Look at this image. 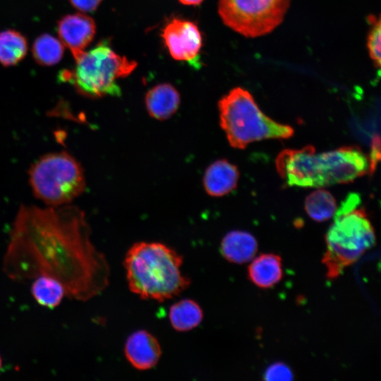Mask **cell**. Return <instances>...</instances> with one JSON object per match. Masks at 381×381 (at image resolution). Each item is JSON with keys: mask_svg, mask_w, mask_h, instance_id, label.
<instances>
[{"mask_svg": "<svg viewBox=\"0 0 381 381\" xmlns=\"http://www.w3.org/2000/svg\"><path fill=\"white\" fill-rule=\"evenodd\" d=\"M183 256L157 242H138L127 251L123 266L131 291L143 299L164 301L190 284L181 267Z\"/></svg>", "mask_w": 381, "mask_h": 381, "instance_id": "cell-3", "label": "cell"}, {"mask_svg": "<svg viewBox=\"0 0 381 381\" xmlns=\"http://www.w3.org/2000/svg\"><path fill=\"white\" fill-rule=\"evenodd\" d=\"M102 0H69L71 4L76 9L83 12L95 11Z\"/></svg>", "mask_w": 381, "mask_h": 381, "instance_id": "cell-24", "label": "cell"}, {"mask_svg": "<svg viewBox=\"0 0 381 381\" xmlns=\"http://www.w3.org/2000/svg\"><path fill=\"white\" fill-rule=\"evenodd\" d=\"M336 200L327 190L320 188L309 194L305 200V210L315 222H322L334 217Z\"/></svg>", "mask_w": 381, "mask_h": 381, "instance_id": "cell-19", "label": "cell"}, {"mask_svg": "<svg viewBox=\"0 0 381 381\" xmlns=\"http://www.w3.org/2000/svg\"><path fill=\"white\" fill-rule=\"evenodd\" d=\"M367 20L370 25L367 36V49L375 68H380L381 64L380 19L379 16L369 15Z\"/></svg>", "mask_w": 381, "mask_h": 381, "instance_id": "cell-21", "label": "cell"}, {"mask_svg": "<svg viewBox=\"0 0 381 381\" xmlns=\"http://www.w3.org/2000/svg\"><path fill=\"white\" fill-rule=\"evenodd\" d=\"M258 246L256 238L251 234L234 230L224 236L220 250L222 256L229 262L243 264L255 257Z\"/></svg>", "mask_w": 381, "mask_h": 381, "instance_id": "cell-14", "label": "cell"}, {"mask_svg": "<svg viewBox=\"0 0 381 381\" xmlns=\"http://www.w3.org/2000/svg\"><path fill=\"white\" fill-rule=\"evenodd\" d=\"M252 260L248 267V275L255 286L261 289H269L281 281L283 268L279 255L263 253Z\"/></svg>", "mask_w": 381, "mask_h": 381, "instance_id": "cell-15", "label": "cell"}, {"mask_svg": "<svg viewBox=\"0 0 381 381\" xmlns=\"http://www.w3.org/2000/svg\"><path fill=\"white\" fill-rule=\"evenodd\" d=\"M149 115L159 121L168 119L178 110L181 97L169 83L158 84L149 90L145 98Z\"/></svg>", "mask_w": 381, "mask_h": 381, "instance_id": "cell-13", "label": "cell"}, {"mask_svg": "<svg viewBox=\"0 0 381 381\" xmlns=\"http://www.w3.org/2000/svg\"><path fill=\"white\" fill-rule=\"evenodd\" d=\"M2 365H3V363H2V358L0 356V373H1V369H2Z\"/></svg>", "mask_w": 381, "mask_h": 381, "instance_id": "cell-26", "label": "cell"}, {"mask_svg": "<svg viewBox=\"0 0 381 381\" xmlns=\"http://www.w3.org/2000/svg\"><path fill=\"white\" fill-rule=\"evenodd\" d=\"M264 379L270 381L291 380L293 379V373L289 367L282 363H276L266 370Z\"/></svg>", "mask_w": 381, "mask_h": 381, "instance_id": "cell-22", "label": "cell"}, {"mask_svg": "<svg viewBox=\"0 0 381 381\" xmlns=\"http://www.w3.org/2000/svg\"><path fill=\"white\" fill-rule=\"evenodd\" d=\"M28 41L20 32L6 30L0 32V63L4 66L18 64L28 52Z\"/></svg>", "mask_w": 381, "mask_h": 381, "instance_id": "cell-18", "label": "cell"}, {"mask_svg": "<svg viewBox=\"0 0 381 381\" xmlns=\"http://www.w3.org/2000/svg\"><path fill=\"white\" fill-rule=\"evenodd\" d=\"M169 318L175 330L187 332L197 327L201 323L203 311L195 301L183 299L171 306Z\"/></svg>", "mask_w": 381, "mask_h": 381, "instance_id": "cell-16", "label": "cell"}, {"mask_svg": "<svg viewBox=\"0 0 381 381\" xmlns=\"http://www.w3.org/2000/svg\"><path fill=\"white\" fill-rule=\"evenodd\" d=\"M73 68L59 72V80L71 84L76 91L89 98L120 96V78L130 75L137 63L116 54L104 40L84 51L76 59Z\"/></svg>", "mask_w": 381, "mask_h": 381, "instance_id": "cell-6", "label": "cell"}, {"mask_svg": "<svg viewBox=\"0 0 381 381\" xmlns=\"http://www.w3.org/2000/svg\"><path fill=\"white\" fill-rule=\"evenodd\" d=\"M219 123L229 143L244 149L253 142L265 139H286L294 135L293 128L272 120L258 107L252 95L237 87L218 102Z\"/></svg>", "mask_w": 381, "mask_h": 381, "instance_id": "cell-5", "label": "cell"}, {"mask_svg": "<svg viewBox=\"0 0 381 381\" xmlns=\"http://www.w3.org/2000/svg\"><path fill=\"white\" fill-rule=\"evenodd\" d=\"M238 179L236 166L226 159H219L207 168L203 176V186L210 196L221 197L236 188Z\"/></svg>", "mask_w": 381, "mask_h": 381, "instance_id": "cell-12", "label": "cell"}, {"mask_svg": "<svg viewBox=\"0 0 381 381\" xmlns=\"http://www.w3.org/2000/svg\"><path fill=\"white\" fill-rule=\"evenodd\" d=\"M85 213L65 205H21L9 233L2 270L22 283L40 276L58 280L66 296L87 301L109 284L110 267L91 241Z\"/></svg>", "mask_w": 381, "mask_h": 381, "instance_id": "cell-1", "label": "cell"}, {"mask_svg": "<svg viewBox=\"0 0 381 381\" xmlns=\"http://www.w3.org/2000/svg\"><path fill=\"white\" fill-rule=\"evenodd\" d=\"M162 37L172 58L187 61L194 67L200 66L202 36L194 23L174 18L162 30Z\"/></svg>", "mask_w": 381, "mask_h": 381, "instance_id": "cell-9", "label": "cell"}, {"mask_svg": "<svg viewBox=\"0 0 381 381\" xmlns=\"http://www.w3.org/2000/svg\"><path fill=\"white\" fill-rule=\"evenodd\" d=\"M57 32L60 41L68 48L75 59L92 41L96 25L94 20L87 15L68 14L58 21Z\"/></svg>", "mask_w": 381, "mask_h": 381, "instance_id": "cell-10", "label": "cell"}, {"mask_svg": "<svg viewBox=\"0 0 381 381\" xmlns=\"http://www.w3.org/2000/svg\"><path fill=\"white\" fill-rule=\"evenodd\" d=\"M31 294L38 304L53 309L66 296V290L58 280L47 276H40L32 280Z\"/></svg>", "mask_w": 381, "mask_h": 381, "instance_id": "cell-17", "label": "cell"}, {"mask_svg": "<svg viewBox=\"0 0 381 381\" xmlns=\"http://www.w3.org/2000/svg\"><path fill=\"white\" fill-rule=\"evenodd\" d=\"M291 0H218L224 25L246 37L265 35L283 21Z\"/></svg>", "mask_w": 381, "mask_h": 381, "instance_id": "cell-8", "label": "cell"}, {"mask_svg": "<svg viewBox=\"0 0 381 381\" xmlns=\"http://www.w3.org/2000/svg\"><path fill=\"white\" fill-rule=\"evenodd\" d=\"M35 61L41 66H52L63 57L64 47L62 42L49 34H43L35 39L32 48Z\"/></svg>", "mask_w": 381, "mask_h": 381, "instance_id": "cell-20", "label": "cell"}, {"mask_svg": "<svg viewBox=\"0 0 381 381\" xmlns=\"http://www.w3.org/2000/svg\"><path fill=\"white\" fill-rule=\"evenodd\" d=\"M28 175L33 195L49 207L68 205L86 187L82 166L66 151L40 157L32 164Z\"/></svg>", "mask_w": 381, "mask_h": 381, "instance_id": "cell-7", "label": "cell"}, {"mask_svg": "<svg viewBox=\"0 0 381 381\" xmlns=\"http://www.w3.org/2000/svg\"><path fill=\"white\" fill-rule=\"evenodd\" d=\"M358 194L349 193L337 209L325 235L327 249L322 262L328 279L338 277L375 243L374 228L365 210L358 207Z\"/></svg>", "mask_w": 381, "mask_h": 381, "instance_id": "cell-4", "label": "cell"}, {"mask_svg": "<svg viewBox=\"0 0 381 381\" xmlns=\"http://www.w3.org/2000/svg\"><path fill=\"white\" fill-rule=\"evenodd\" d=\"M127 361L135 369L147 370L159 362L162 350L158 340L150 332L139 330L132 333L124 346Z\"/></svg>", "mask_w": 381, "mask_h": 381, "instance_id": "cell-11", "label": "cell"}, {"mask_svg": "<svg viewBox=\"0 0 381 381\" xmlns=\"http://www.w3.org/2000/svg\"><path fill=\"white\" fill-rule=\"evenodd\" d=\"M276 167L289 186L321 188L347 183L369 173V161L357 146L316 153L313 146L307 145L282 150Z\"/></svg>", "mask_w": 381, "mask_h": 381, "instance_id": "cell-2", "label": "cell"}, {"mask_svg": "<svg viewBox=\"0 0 381 381\" xmlns=\"http://www.w3.org/2000/svg\"><path fill=\"white\" fill-rule=\"evenodd\" d=\"M181 4L188 6H196L201 4L203 0H179Z\"/></svg>", "mask_w": 381, "mask_h": 381, "instance_id": "cell-25", "label": "cell"}, {"mask_svg": "<svg viewBox=\"0 0 381 381\" xmlns=\"http://www.w3.org/2000/svg\"><path fill=\"white\" fill-rule=\"evenodd\" d=\"M370 152L368 157L369 173L373 174L380 159V139L378 134H375L371 142Z\"/></svg>", "mask_w": 381, "mask_h": 381, "instance_id": "cell-23", "label": "cell"}]
</instances>
